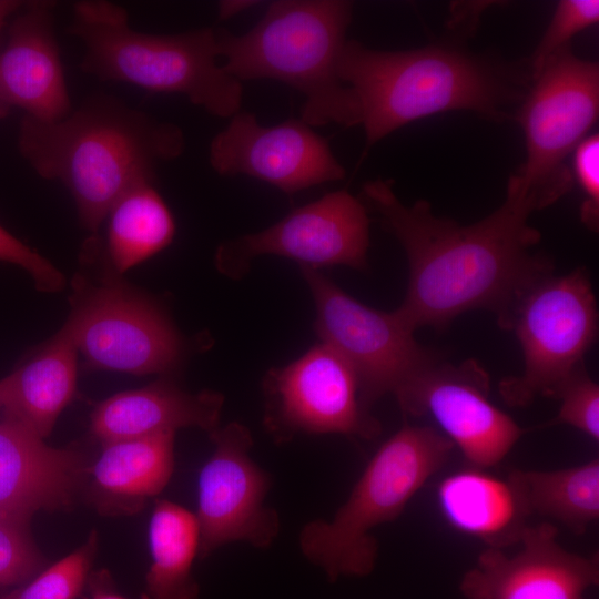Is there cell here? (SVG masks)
Masks as SVG:
<instances>
[{
  "instance_id": "1",
  "label": "cell",
  "mask_w": 599,
  "mask_h": 599,
  "mask_svg": "<svg viewBox=\"0 0 599 599\" xmlns=\"http://www.w3.org/2000/svg\"><path fill=\"white\" fill-rule=\"evenodd\" d=\"M363 193L406 253L407 293L395 312L413 331L444 328L479 308L506 328L522 294L552 273L550 261L531 252L540 241L528 224L531 209L511 195L488 216L461 225L436 216L425 200L405 205L388 180L367 182Z\"/></svg>"
},
{
  "instance_id": "2",
  "label": "cell",
  "mask_w": 599,
  "mask_h": 599,
  "mask_svg": "<svg viewBox=\"0 0 599 599\" xmlns=\"http://www.w3.org/2000/svg\"><path fill=\"white\" fill-rule=\"evenodd\" d=\"M18 145L39 176L69 190L81 226L93 235L125 192L154 183L156 165L183 153L185 138L172 122L97 94L57 121L23 116Z\"/></svg>"
},
{
  "instance_id": "3",
  "label": "cell",
  "mask_w": 599,
  "mask_h": 599,
  "mask_svg": "<svg viewBox=\"0 0 599 599\" xmlns=\"http://www.w3.org/2000/svg\"><path fill=\"white\" fill-rule=\"evenodd\" d=\"M337 74L349 89L365 151L395 130L447 111H475L495 120L521 103L531 83L528 64L480 58L447 44L385 51L347 40Z\"/></svg>"
},
{
  "instance_id": "4",
  "label": "cell",
  "mask_w": 599,
  "mask_h": 599,
  "mask_svg": "<svg viewBox=\"0 0 599 599\" xmlns=\"http://www.w3.org/2000/svg\"><path fill=\"white\" fill-rule=\"evenodd\" d=\"M352 9L343 0L274 1L246 33L215 29L221 65L240 82L273 79L300 91L301 119L311 126H354L351 92L337 74Z\"/></svg>"
},
{
  "instance_id": "5",
  "label": "cell",
  "mask_w": 599,
  "mask_h": 599,
  "mask_svg": "<svg viewBox=\"0 0 599 599\" xmlns=\"http://www.w3.org/2000/svg\"><path fill=\"white\" fill-rule=\"evenodd\" d=\"M68 32L83 45L80 68L103 81L177 93L214 116L241 111L242 83L217 62L215 29L150 34L133 29L126 10L105 0L73 6Z\"/></svg>"
},
{
  "instance_id": "6",
  "label": "cell",
  "mask_w": 599,
  "mask_h": 599,
  "mask_svg": "<svg viewBox=\"0 0 599 599\" xmlns=\"http://www.w3.org/2000/svg\"><path fill=\"white\" fill-rule=\"evenodd\" d=\"M453 449L434 427L404 425L378 448L334 517L303 527L304 556L331 581L369 575L377 558L370 531L396 519Z\"/></svg>"
},
{
  "instance_id": "7",
  "label": "cell",
  "mask_w": 599,
  "mask_h": 599,
  "mask_svg": "<svg viewBox=\"0 0 599 599\" xmlns=\"http://www.w3.org/2000/svg\"><path fill=\"white\" fill-rule=\"evenodd\" d=\"M83 245L102 273L73 275L63 326L85 367L140 376L176 370L186 356V343L170 317L108 264L94 236Z\"/></svg>"
},
{
  "instance_id": "8",
  "label": "cell",
  "mask_w": 599,
  "mask_h": 599,
  "mask_svg": "<svg viewBox=\"0 0 599 599\" xmlns=\"http://www.w3.org/2000/svg\"><path fill=\"white\" fill-rule=\"evenodd\" d=\"M520 104L526 161L509 179L506 194L534 212L559 200L572 185L565 159L597 122L598 63L576 57L567 47L531 79Z\"/></svg>"
},
{
  "instance_id": "9",
  "label": "cell",
  "mask_w": 599,
  "mask_h": 599,
  "mask_svg": "<svg viewBox=\"0 0 599 599\" xmlns=\"http://www.w3.org/2000/svg\"><path fill=\"white\" fill-rule=\"evenodd\" d=\"M505 329L514 331L521 347L520 375L499 384L502 399L524 407L538 396L555 397L583 364L598 332L596 298L588 274H548L518 300Z\"/></svg>"
},
{
  "instance_id": "10",
  "label": "cell",
  "mask_w": 599,
  "mask_h": 599,
  "mask_svg": "<svg viewBox=\"0 0 599 599\" xmlns=\"http://www.w3.org/2000/svg\"><path fill=\"white\" fill-rule=\"evenodd\" d=\"M301 272L315 304V332L354 370L367 410L384 395L396 396L439 362L395 311L359 303L318 270L301 266Z\"/></svg>"
},
{
  "instance_id": "11",
  "label": "cell",
  "mask_w": 599,
  "mask_h": 599,
  "mask_svg": "<svg viewBox=\"0 0 599 599\" xmlns=\"http://www.w3.org/2000/svg\"><path fill=\"white\" fill-rule=\"evenodd\" d=\"M264 426L276 441L294 435L342 434L365 439L380 433L367 410L351 366L319 343L301 357L271 368L263 379Z\"/></svg>"
},
{
  "instance_id": "12",
  "label": "cell",
  "mask_w": 599,
  "mask_h": 599,
  "mask_svg": "<svg viewBox=\"0 0 599 599\" xmlns=\"http://www.w3.org/2000/svg\"><path fill=\"white\" fill-rule=\"evenodd\" d=\"M369 219L365 205L347 190L327 193L293 210L275 224L221 244L217 270L240 278L261 255L291 258L301 266H367Z\"/></svg>"
},
{
  "instance_id": "13",
  "label": "cell",
  "mask_w": 599,
  "mask_h": 599,
  "mask_svg": "<svg viewBox=\"0 0 599 599\" xmlns=\"http://www.w3.org/2000/svg\"><path fill=\"white\" fill-rule=\"evenodd\" d=\"M209 435L214 451L197 480L199 556L205 558L233 541L268 547L280 520L264 504L271 478L250 456L251 432L233 422Z\"/></svg>"
},
{
  "instance_id": "14",
  "label": "cell",
  "mask_w": 599,
  "mask_h": 599,
  "mask_svg": "<svg viewBox=\"0 0 599 599\" xmlns=\"http://www.w3.org/2000/svg\"><path fill=\"white\" fill-rule=\"evenodd\" d=\"M488 390V374L475 361H439L395 397L404 413L432 417L469 466L486 469L499 464L524 434Z\"/></svg>"
},
{
  "instance_id": "15",
  "label": "cell",
  "mask_w": 599,
  "mask_h": 599,
  "mask_svg": "<svg viewBox=\"0 0 599 599\" xmlns=\"http://www.w3.org/2000/svg\"><path fill=\"white\" fill-rule=\"evenodd\" d=\"M230 119L209 148V162L217 174L255 177L288 196L345 176L327 140L302 119L272 126L261 125L246 111Z\"/></svg>"
},
{
  "instance_id": "16",
  "label": "cell",
  "mask_w": 599,
  "mask_h": 599,
  "mask_svg": "<svg viewBox=\"0 0 599 599\" xmlns=\"http://www.w3.org/2000/svg\"><path fill=\"white\" fill-rule=\"evenodd\" d=\"M549 522L527 526L516 550L487 547L461 578L466 599H582L599 582L598 555L564 548Z\"/></svg>"
},
{
  "instance_id": "17",
  "label": "cell",
  "mask_w": 599,
  "mask_h": 599,
  "mask_svg": "<svg viewBox=\"0 0 599 599\" xmlns=\"http://www.w3.org/2000/svg\"><path fill=\"white\" fill-rule=\"evenodd\" d=\"M52 1L21 6L0 52V119L13 109L43 122L57 121L72 110L59 45L54 35Z\"/></svg>"
},
{
  "instance_id": "18",
  "label": "cell",
  "mask_w": 599,
  "mask_h": 599,
  "mask_svg": "<svg viewBox=\"0 0 599 599\" xmlns=\"http://www.w3.org/2000/svg\"><path fill=\"white\" fill-rule=\"evenodd\" d=\"M89 461L75 448H54L4 418L0 422V516L30 522L37 511L68 510L83 493Z\"/></svg>"
},
{
  "instance_id": "19",
  "label": "cell",
  "mask_w": 599,
  "mask_h": 599,
  "mask_svg": "<svg viewBox=\"0 0 599 599\" xmlns=\"http://www.w3.org/2000/svg\"><path fill=\"white\" fill-rule=\"evenodd\" d=\"M223 403L219 392L189 393L171 378L161 377L99 403L90 416V430L101 444L175 433L185 427L210 434L220 427Z\"/></svg>"
},
{
  "instance_id": "20",
  "label": "cell",
  "mask_w": 599,
  "mask_h": 599,
  "mask_svg": "<svg viewBox=\"0 0 599 599\" xmlns=\"http://www.w3.org/2000/svg\"><path fill=\"white\" fill-rule=\"evenodd\" d=\"M175 433L102 444L89 465L83 494L101 515L139 514L174 470Z\"/></svg>"
},
{
  "instance_id": "21",
  "label": "cell",
  "mask_w": 599,
  "mask_h": 599,
  "mask_svg": "<svg viewBox=\"0 0 599 599\" xmlns=\"http://www.w3.org/2000/svg\"><path fill=\"white\" fill-rule=\"evenodd\" d=\"M78 348L62 326L0 379L4 418L47 438L77 393Z\"/></svg>"
},
{
  "instance_id": "22",
  "label": "cell",
  "mask_w": 599,
  "mask_h": 599,
  "mask_svg": "<svg viewBox=\"0 0 599 599\" xmlns=\"http://www.w3.org/2000/svg\"><path fill=\"white\" fill-rule=\"evenodd\" d=\"M444 519L459 532L487 547L516 544L528 526L529 516L508 478L469 466L445 477L436 490Z\"/></svg>"
},
{
  "instance_id": "23",
  "label": "cell",
  "mask_w": 599,
  "mask_h": 599,
  "mask_svg": "<svg viewBox=\"0 0 599 599\" xmlns=\"http://www.w3.org/2000/svg\"><path fill=\"white\" fill-rule=\"evenodd\" d=\"M104 221V237L93 235L108 264L121 275L169 246L175 234L172 213L154 183L125 192Z\"/></svg>"
},
{
  "instance_id": "24",
  "label": "cell",
  "mask_w": 599,
  "mask_h": 599,
  "mask_svg": "<svg viewBox=\"0 0 599 599\" xmlns=\"http://www.w3.org/2000/svg\"><path fill=\"white\" fill-rule=\"evenodd\" d=\"M195 514L166 499H156L149 525L151 565L141 599H197L192 573L199 555Z\"/></svg>"
},
{
  "instance_id": "25",
  "label": "cell",
  "mask_w": 599,
  "mask_h": 599,
  "mask_svg": "<svg viewBox=\"0 0 599 599\" xmlns=\"http://www.w3.org/2000/svg\"><path fill=\"white\" fill-rule=\"evenodd\" d=\"M508 479L528 515H539L582 534L599 517V461L557 470H520Z\"/></svg>"
},
{
  "instance_id": "26",
  "label": "cell",
  "mask_w": 599,
  "mask_h": 599,
  "mask_svg": "<svg viewBox=\"0 0 599 599\" xmlns=\"http://www.w3.org/2000/svg\"><path fill=\"white\" fill-rule=\"evenodd\" d=\"M98 549V534L61 560L37 573L3 599H77L85 590Z\"/></svg>"
},
{
  "instance_id": "27",
  "label": "cell",
  "mask_w": 599,
  "mask_h": 599,
  "mask_svg": "<svg viewBox=\"0 0 599 599\" xmlns=\"http://www.w3.org/2000/svg\"><path fill=\"white\" fill-rule=\"evenodd\" d=\"M599 20L598 0H561L537 44L528 68L534 78L555 54L569 47L573 35L596 24Z\"/></svg>"
},
{
  "instance_id": "28",
  "label": "cell",
  "mask_w": 599,
  "mask_h": 599,
  "mask_svg": "<svg viewBox=\"0 0 599 599\" xmlns=\"http://www.w3.org/2000/svg\"><path fill=\"white\" fill-rule=\"evenodd\" d=\"M44 558L29 522L0 516V586L23 585L40 572Z\"/></svg>"
},
{
  "instance_id": "29",
  "label": "cell",
  "mask_w": 599,
  "mask_h": 599,
  "mask_svg": "<svg viewBox=\"0 0 599 599\" xmlns=\"http://www.w3.org/2000/svg\"><path fill=\"white\" fill-rule=\"evenodd\" d=\"M555 397L560 400V407L554 423L572 426L598 441L599 387L583 364L561 385Z\"/></svg>"
},
{
  "instance_id": "30",
  "label": "cell",
  "mask_w": 599,
  "mask_h": 599,
  "mask_svg": "<svg viewBox=\"0 0 599 599\" xmlns=\"http://www.w3.org/2000/svg\"><path fill=\"white\" fill-rule=\"evenodd\" d=\"M0 262L23 268L31 276L38 291L61 292L65 277L49 260L18 240L0 225Z\"/></svg>"
},
{
  "instance_id": "31",
  "label": "cell",
  "mask_w": 599,
  "mask_h": 599,
  "mask_svg": "<svg viewBox=\"0 0 599 599\" xmlns=\"http://www.w3.org/2000/svg\"><path fill=\"white\" fill-rule=\"evenodd\" d=\"M573 171L583 194L580 219L590 230L599 226V136L585 138L573 151Z\"/></svg>"
},
{
  "instance_id": "32",
  "label": "cell",
  "mask_w": 599,
  "mask_h": 599,
  "mask_svg": "<svg viewBox=\"0 0 599 599\" xmlns=\"http://www.w3.org/2000/svg\"><path fill=\"white\" fill-rule=\"evenodd\" d=\"M84 591L89 599H126L116 591L112 576L105 569L91 571Z\"/></svg>"
},
{
  "instance_id": "33",
  "label": "cell",
  "mask_w": 599,
  "mask_h": 599,
  "mask_svg": "<svg viewBox=\"0 0 599 599\" xmlns=\"http://www.w3.org/2000/svg\"><path fill=\"white\" fill-rule=\"evenodd\" d=\"M258 2L248 0H225L220 1L217 6L219 20L231 19L243 11L256 6Z\"/></svg>"
},
{
  "instance_id": "34",
  "label": "cell",
  "mask_w": 599,
  "mask_h": 599,
  "mask_svg": "<svg viewBox=\"0 0 599 599\" xmlns=\"http://www.w3.org/2000/svg\"><path fill=\"white\" fill-rule=\"evenodd\" d=\"M22 6L20 1L16 0H0V34L7 22V20L16 13Z\"/></svg>"
},
{
  "instance_id": "35",
  "label": "cell",
  "mask_w": 599,
  "mask_h": 599,
  "mask_svg": "<svg viewBox=\"0 0 599 599\" xmlns=\"http://www.w3.org/2000/svg\"><path fill=\"white\" fill-rule=\"evenodd\" d=\"M2 409V392H1V384H0V410Z\"/></svg>"
}]
</instances>
